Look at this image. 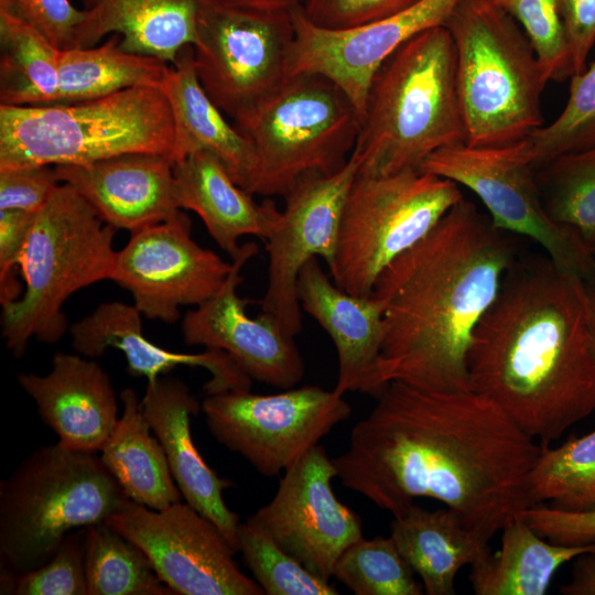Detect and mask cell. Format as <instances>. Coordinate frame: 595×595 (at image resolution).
Here are the masks:
<instances>
[{
  "label": "cell",
  "instance_id": "6da1fadb",
  "mask_svg": "<svg viewBox=\"0 0 595 595\" xmlns=\"http://www.w3.org/2000/svg\"><path fill=\"white\" fill-rule=\"evenodd\" d=\"M376 397L333 458L344 487L392 517L435 499L487 542L536 506L530 475L542 445L491 399L398 381Z\"/></svg>",
  "mask_w": 595,
  "mask_h": 595
},
{
  "label": "cell",
  "instance_id": "7a4b0ae2",
  "mask_svg": "<svg viewBox=\"0 0 595 595\" xmlns=\"http://www.w3.org/2000/svg\"><path fill=\"white\" fill-rule=\"evenodd\" d=\"M509 236L463 198L385 269L372 295L385 306L386 335L363 393L376 396L393 381L472 390L474 332L517 259Z\"/></svg>",
  "mask_w": 595,
  "mask_h": 595
},
{
  "label": "cell",
  "instance_id": "3957f363",
  "mask_svg": "<svg viewBox=\"0 0 595 595\" xmlns=\"http://www.w3.org/2000/svg\"><path fill=\"white\" fill-rule=\"evenodd\" d=\"M470 388L536 440L560 439L595 411V358L583 280L547 256L518 261L478 323Z\"/></svg>",
  "mask_w": 595,
  "mask_h": 595
},
{
  "label": "cell",
  "instance_id": "277c9868",
  "mask_svg": "<svg viewBox=\"0 0 595 595\" xmlns=\"http://www.w3.org/2000/svg\"><path fill=\"white\" fill-rule=\"evenodd\" d=\"M466 143L453 39L444 25L398 47L371 83L354 148L358 174L419 169L435 151Z\"/></svg>",
  "mask_w": 595,
  "mask_h": 595
},
{
  "label": "cell",
  "instance_id": "5b68a950",
  "mask_svg": "<svg viewBox=\"0 0 595 595\" xmlns=\"http://www.w3.org/2000/svg\"><path fill=\"white\" fill-rule=\"evenodd\" d=\"M116 230L66 183L35 213L20 257L25 291L1 313V335L15 358L25 354L33 337L58 342L67 329L65 301L110 279Z\"/></svg>",
  "mask_w": 595,
  "mask_h": 595
},
{
  "label": "cell",
  "instance_id": "8992f818",
  "mask_svg": "<svg viewBox=\"0 0 595 595\" xmlns=\"http://www.w3.org/2000/svg\"><path fill=\"white\" fill-rule=\"evenodd\" d=\"M173 137L172 109L158 87L73 104L0 105V170L86 164L133 152L172 158Z\"/></svg>",
  "mask_w": 595,
  "mask_h": 595
},
{
  "label": "cell",
  "instance_id": "52a82bcc",
  "mask_svg": "<svg viewBox=\"0 0 595 595\" xmlns=\"http://www.w3.org/2000/svg\"><path fill=\"white\" fill-rule=\"evenodd\" d=\"M444 26L455 45L466 143H515L542 127L549 80L519 24L489 0H462Z\"/></svg>",
  "mask_w": 595,
  "mask_h": 595
},
{
  "label": "cell",
  "instance_id": "ba28073f",
  "mask_svg": "<svg viewBox=\"0 0 595 595\" xmlns=\"http://www.w3.org/2000/svg\"><path fill=\"white\" fill-rule=\"evenodd\" d=\"M128 499L96 453L36 448L0 483L1 571L40 567L71 532L105 522Z\"/></svg>",
  "mask_w": 595,
  "mask_h": 595
},
{
  "label": "cell",
  "instance_id": "9c48e42d",
  "mask_svg": "<svg viewBox=\"0 0 595 595\" xmlns=\"http://www.w3.org/2000/svg\"><path fill=\"white\" fill-rule=\"evenodd\" d=\"M235 126L257 160L250 193L284 196L305 174H334L349 160L360 117L346 94L315 73L288 76Z\"/></svg>",
  "mask_w": 595,
  "mask_h": 595
},
{
  "label": "cell",
  "instance_id": "30bf717a",
  "mask_svg": "<svg viewBox=\"0 0 595 595\" xmlns=\"http://www.w3.org/2000/svg\"><path fill=\"white\" fill-rule=\"evenodd\" d=\"M463 198L458 184L420 169L382 176L357 174L329 269L334 283L357 296L372 295L385 269Z\"/></svg>",
  "mask_w": 595,
  "mask_h": 595
},
{
  "label": "cell",
  "instance_id": "8fae6325",
  "mask_svg": "<svg viewBox=\"0 0 595 595\" xmlns=\"http://www.w3.org/2000/svg\"><path fill=\"white\" fill-rule=\"evenodd\" d=\"M421 171L470 190L485 205L494 226L530 238L561 269L585 280L595 270L592 247L572 227L547 213L530 142L447 147L430 154Z\"/></svg>",
  "mask_w": 595,
  "mask_h": 595
},
{
  "label": "cell",
  "instance_id": "7c38bea8",
  "mask_svg": "<svg viewBox=\"0 0 595 595\" xmlns=\"http://www.w3.org/2000/svg\"><path fill=\"white\" fill-rule=\"evenodd\" d=\"M293 41L292 10L203 0L192 45L198 80L235 120L288 77Z\"/></svg>",
  "mask_w": 595,
  "mask_h": 595
},
{
  "label": "cell",
  "instance_id": "4fadbf2b",
  "mask_svg": "<svg viewBox=\"0 0 595 595\" xmlns=\"http://www.w3.org/2000/svg\"><path fill=\"white\" fill-rule=\"evenodd\" d=\"M214 439L266 477L282 475L351 415L344 394L303 386L271 394L230 390L202 402Z\"/></svg>",
  "mask_w": 595,
  "mask_h": 595
},
{
  "label": "cell",
  "instance_id": "5bb4252c",
  "mask_svg": "<svg viewBox=\"0 0 595 595\" xmlns=\"http://www.w3.org/2000/svg\"><path fill=\"white\" fill-rule=\"evenodd\" d=\"M106 522L144 551L174 595H263L223 532L182 500L152 509L128 499Z\"/></svg>",
  "mask_w": 595,
  "mask_h": 595
},
{
  "label": "cell",
  "instance_id": "9a60e30c",
  "mask_svg": "<svg viewBox=\"0 0 595 595\" xmlns=\"http://www.w3.org/2000/svg\"><path fill=\"white\" fill-rule=\"evenodd\" d=\"M359 166L353 150L339 171L305 174L283 196L280 221L266 240L269 267L261 312L273 317L290 337L302 329L299 273L315 257L324 259L328 270L333 267L344 205Z\"/></svg>",
  "mask_w": 595,
  "mask_h": 595
},
{
  "label": "cell",
  "instance_id": "2e32d148",
  "mask_svg": "<svg viewBox=\"0 0 595 595\" xmlns=\"http://www.w3.org/2000/svg\"><path fill=\"white\" fill-rule=\"evenodd\" d=\"M231 267L193 239L192 221L181 209L167 220L132 231L116 252L109 280L131 293L145 317L174 323L180 306H199L212 299Z\"/></svg>",
  "mask_w": 595,
  "mask_h": 595
},
{
  "label": "cell",
  "instance_id": "e0dca14e",
  "mask_svg": "<svg viewBox=\"0 0 595 595\" xmlns=\"http://www.w3.org/2000/svg\"><path fill=\"white\" fill-rule=\"evenodd\" d=\"M336 477L333 458L318 444L284 470L271 500L247 519L326 581L342 553L363 538L360 517L333 490Z\"/></svg>",
  "mask_w": 595,
  "mask_h": 595
},
{
  "label": "cell",
  "instance_id": "ac0fdd59",
  "mask_svg": "<svg viewBox=\"0 0 595 595\" xmlns=\"http://www.w3.org/2000/svg\"><path fill=\"white\" fill-rule=\"evenodd\" d=\"M461 1L421 0L390 18L346 30L318 28L295 8L288 76H325L346 94L361 122L371 83L386 60L418 33L445 25Z\"/></svg>",
  "mask_w": 595,
  "mask_h": 595
},
{
  "label": "cell",
  "instance_id": "d6986e66",
  "mask_svg": "<svg viewBox=\"0 0 595 595\" xmlns=\"http://www.w3.org/2000/svg\"><path fill=\"white\" fill-rule=\"evenodd\" d=\"M257 253L255 242L241 245L219 291L186 313L182 334L186 345L223 350L252 380L285 390L295 387L305 375L304 359L294 338L263 312L249 316L246 307L251 301L238 295L240 272Z\"/></svg>",
  "mask_w": 595,
  "mask_h": 595
},
{
  "label": "cell",
  "instance_id": "ffe728a7",
  "mask_svg": "<svg viewBox=\"0 0 595 595\" xmlns=\"http://www.w3.org/2000/svg\"><path fill=\"white\" fill-rule=\"evenodd\" d=\"M54 167L61 183L71 185L115 229L132 232L181 210L174 194V161L167 154L133 152Z\"/></svg>",
  "mask_w": 595,
  "mask_h": 595
},
{
  "label": "cell",
  "instance_id": "44dd1931",
  "mask_svg": "<svg viewBox=\"0 0 595 595\" xmlns=\"http://www.w3.org/2000/svg\"><path fill=\"white\" fill-rule=\"evenodd\" d=\"M142 411L166 455L173 479L182 498L209 519L238 552L239 517L223 497L234 486L213 470L195 446L191 421L202 412V403L187 385L174 377L147 382Z\"/></svg>",
  "mask_w": 595,
  "mask_h": 595
},
{
  "label": "cell",
  "instance_id": "7402d4cb",
  "mask_svg": "<svg viewBox=\"0 0 595 595\" xmlns=\"http://www.w3.org/2000/svg\"><path fill=\"white\" fill-rule=\"evenodd\" d=\"M17 379L58 443L80 452L101 450L119 420L116 393L101 366L58 351L48 374L21 372Z\"/></svg>",
  "mask_w": 595,
  "mask_h": 595
},
{
  "label": "cell",
  "instance_id": "603a6c76",
  "mask_svg": "<svg viewBox=\"0 0 595 595\" xmlns=\"http://www.w3.org/2000/svg\"><path fill=\"white\" fill-rule=\"evenodd\" d=\"M141 312L122 302L99 304L90 314L72 324V345L89 358L101 356L108 348L121 350L127 369L133 376L153 382L178 366L202 367L210 372L205 383L206 394L230 390H250L252 379L225 351L206 348L187 354L162 348L144 337Z\"/></svg>",
  "mask_w": 595,
  "mask_h": 595
},
{
  "label": "cell",
  "instance_id": "cb8c5ba5",
  "mask_svg": "<svg viewBox=\"0 0 595 595\" xmlns=\"http://www.w3.org/2000/svg\"><path fill=\"white\" fill-rule=\"evenodd\" d=\"M296 291L302 310L335 345L338 372L334 390L340 394L361 392L386 335L382 302L375 295L357 296L339 289L316 257L301 269Z\"/></svg>",
  "mask_w": 595,
  "mask_h": 595
},
{
  "label": "cell",
  "instance_id": "d4e9b609",
  "mask_svg": "<svg viewBox=\"0 0 595 595\" xmlns=\"http://www.w3.org/2000/svg\"><path fill=\"white\" fill-rule=\"evenodd\" d=\"M173 175L178 208L197 214L231 259L241 248L238 241L242 236L266 241L280 221L281 210L273 201L257 203L208 152L197 151L176 161Z\"/></svg>",
  "mask_w": 595,
  "mask_h": 595
},
{
  "label": "cell",
  "instance_id": "484cf974",
  "mask_svg": "<svg viewBox=\"0 0 595 595\" xmlns=\"http://www.w3.org/2000/svg\"><path fill=\"white\" fill-rule=\"evenodd\" d=\"M163 91L173 115L174 163L197 151L208 152L250 193L257 167L255 149L204 90L195 71L192 45L184 46L171 64Z\"/></svg>",
  "mask_w": 595,
  "mask_h": 595
},
{
  "label": "cell",
  "instance_id": "4316f807",
  "mask_svg": "<svg viewBox=\"0 0 595 595\" xmlns=\"http://www.w3.org/2000/svg\"><path fill=\"white\" fill-rule=\"evenodd\" d=\"M203 0H96L85 9L74 48L91 47L109 33L121 36L125 51L170 64L196 40Z\"/></svg>",
  "mask_w": 595,
  "mask_h": 595
},
{
  "label": "cell",
  "instance_id": "83f0119b",
  "mask_svg": "<svg viewBox=\"0 0 595 595\" xmlns=\"http://www.w3.org/2000/svg\"><path fill=\"white\" fill-rule=\"evenodd\" d=\"M390 537L428 595L456 594L461 569L490 551L489 542L447 507L430 510L412 504L392 517Z\"/></svg>",
  "mask_w": 595,
  "mask_h": 595
},
{
  "label": "cell",
  "instance_id": "f1b7e54d",
  "mask_svg": "<svg viewBox=\"0 0 595 595\" xmlns=\"http://www.w3.org/2000/svg\"><path fill=\"white\" fill-rule=\"evenodd\" d=\"M120 401L121 415L99 451L102 464L134 502L162 509L181 501L163 446L152 434L138 394L126 388Z\"/></svg>",
  "mask_w": 595,
  "mask_h": 595
},
{
  "label": "cell",
  "instance_id": "f546056e",
  "mask_svg": "<svg viewBox=\"0 0 595 595\" xmlns=\"http://www.w3.org/2000/svg\"><path fill=\"white\" fill-rule=\"evenodd\" d=\"M500 549L470 565L476 595H544L558 570L595 543L562 545L545 541L519 515L502 527Z\"/></svg>",
  "mask_w": 595,
  "mask_h": 595
},
{
  "label": "cell",
  "instance_id": "4dcf8cb0",
  "mask_svg": "<svg viewBox=\"0 0 595 595\" xmlns=\"http://www.w3.org/2000/svg\"><path fill=\"white\" fill-rule=\"evenodd\" d=\"M170 72L171 64L163 60L125 51L121 36L113 33L97 47L60 51L55 104L87 101L134 87L163 89Z\"/></svg>",
  "mask_w": 595,
  "mask_h": 595
},
{
  "label": "cell",
  "instance_id": "1f68e13d",
  "mask_svg": "<svg viewBox=\"0 0 595 595\" xmlns=\"http://www.w3.org/2000/svg\"><path fill=\"white\" fill-rule=\"evenodd\" d=\"M60 51L34 26L0 10V105L55 104Z\"/></svg>",
  "mask_w": 595,
  "mask_h": 595
},
{
  "label": "cell",
  "instance_id": "d6a6232c",
  "mask_svg": "<svg viewBox=\"0 0 595 595\" xmlns=\"http://www.w3.org/2000/svg\"><path fill=\"white\" fill-rule=\"evenodd\" d=\"M88 595H174L144 551L106 521L86 527Z\"/></svg>",
  "mask_w": 595,
  "mask_h": 595
},
{
  "label": "cell",
  "instance_id": "836d02e7",
  "mask_svg": "<svg viewBox=\"0 0 595 595\" xmlns=\"http://www.w3.org/2000/svg\"><path fill=\"white\" fill-rule=\"evenodd\" d=\"M536 506L573 512L595 510V430L558 447L542 445L530 475Z\"/></svg>",
  "mask_w": 595,
  "mask_h": 595
},
{
  "label": "cell",
  "instance_id": "e575fe53",
  "mask_svg": "<svg viewBox=\"0 0 595 595\" xmlns=\"http://www.w3.org/2000/svg\"><path fill=\"white\" fill-rule=\"evenodd\" d=\"M548 215L595 247V145L555 158L537 170Z\"/></svg>",
  "mask_w": 595,
  "mask_h": 595
},
{
  "label": "cell",
  "instance_id": "d590c367",
  "mask_svg": "<svg viewBox=\"0 0 595 595\" xmlns=\"http://www.w3.org/2000/svg\"><path fill=\"white\" fill-rule=\"evenodd\" d=\"M402 558L392 538L364 537L337 560L333 577L356 595H421L422 583Z\"/></svg>",
  "mask_w": 595,
  "mask_h": 595
},
{
  "label": "cell",
  "instance_id": "8d00e7d4",
  "mask_svg": "<svg viewBox=\"0 0 595 595\" xmlns=\"http://www.w3.org/2000/svg\"><path fill=\"white\" fill-rule=\"evenodd\" d=\"M569 93L561 113L528 137L536 170L560 155L595 145V61L571 77Z\"/></svg>",
  "mask_w": 595,
  "mask_h": 595
},
{
  "label": "cell",
  "instance_id": "74e56055",
  "mask_svg": "<svg viewBox=\"0 0 595 595\" xmlns=\"http://www.w3.org/2000/svg\"><path fill=\"white\" fill-rule=\"evenodd\" d=\"M238 551L255 581L267 595H337L339 591L285 551L248 521L239 524Z\"/></svg>",
  "mask_w": 595,
  "mask_h": 595
},
{
  "label": "cell",
  "instance_id": "f35d334b",
  "mask_svg": "<svg viewBox=\"0 0 595 595\" xmlns=\"http://www.w3.org/2000/svg\"><path fill=\"white\" fill-rule=\"evenodd\" d=\"M86 528L71 532L43 565L24 573L1 571V595H88Z\"/></svg>",
  "mask_w": 595,
  "mask_h": 595
},
{
  "label": "cell",
  "instance_id": "ab89813d",
  "mask_svg": "<svg viewBox=\"0 0 595 595\" xmlns=\"http://www.w3.org/2000/svg\"><path fill=\"white\" fill-rule=\"evenodd\" d=\"M528 37L548 80L571 78V60L559 0H489Z\"/></svg>",
  "mask_w": 595,
  "mask_h": 595
},
{
  "label": "cell",
  "instance_id": "60d3db41",
  "mask_svg": "<svg viewBox=\"0 0 595 595\" xmlns=\"http://www.w3.org/2000/svg\"><path fill=\"white\" fill-rule=\"evenodd\" d=\"M421 0H303L302 14L327 30L357 28L396 15Z\"/></svg>",
  "mask_w": 595,
  "mask_h": 595
},
{
  "label": "cell",
  "instance_id": "b9f144b4",
  "mask_svg": "<svg viewBox=\"0 0 595 595\" xmlns=\"http://www.w3.org/2000/svg\"><path fill=\"white\" fill-rule=\"evenodd\" d=\"M3 10L34 26L58 50L74 48L85 9L69 0H0Z\"/></svg>",
  "mask_w": 595,
  "mask_h": 595
},
{
  "label": "cell",
  "instance_id": "7bdbcfd3",
  "mask_svg": "<svg viewBox=\"0 0 595 595\" xmlns=\"http://www.w3.org/2000/svg\"><path fill=\"white\" fill-rule=\"evenodd\" d=\"M61 184L53 165L0 170V210L39 212Z\"/></svg>",
  "mask_w": 595,
  "mask_h": 595
},
{
  "label": "cell",
  "instance_id": "ee69618b",
  "mask_svg": "<svg viewBox=\"0 0 595 595\" xmlns=\"http://www.w3.org/2000/svg\"><path fill=\"white\" fill-rule=\"evenodd\" d=\"M520 516L539 536L552 543H595V510L573 512L540 504L523 510Z\"/></svg>",
  "mask_w": 595,
  "mask_h": 595
},
{
  "label": "cell",
  "instance_id": "f6af8a7d",
  "mask_svg": "<svg viewBox=\"0 0 595 595\" xmlns=\"http://www.w3.org/2000/svg\"><path fill=\"white\" fill-rule=\"evenodd\" d=\"M35 213L0 210V302L7 305L22 295L17 278L20 257Z\"/></svg>",
  "mask_w": 595,
  "mask_h": 595
},
{
  "label": "cell",
  "instance_id": "bcb514c9",
  "mask_svg": "<svg viewBox=\"0 0 595 595\" xmlns=\"http://www.w3.org/2000/svg\"><path fill=\"white\" fill-rule=\"evenodd\" d=\"M571 60V77L586 68L595 44V0H559Z\"/></svg>",
  "mask_w": 595,
  "mask_h": 595
},
{
  "label": "cell",
  "instance_id": "7dc6e473",
  "mask_svg": "<svg viewBox=\"0 0 595 595\" xmlns=\"http://www.w3.org/2000/svg\"><path fill=\"white\" fill-rule=\"evenodd\" d=\"M563 595H595V550L573 560L570 581L560 587Z\"/></svg>",
  "mask_w": 595,
  "mask_h": 595
},
{
  "label": "cell",
  "instance_id": "c3c4849f",
  "mask_svg": "<svg viewBox=\"0 0 595 595\" xmlns=\"http://www.w3.org/2000/svg\"><path fill=\"white\" fill-rule=\"evenodd\" d=\"M591 347L595 358V270L583 280Z\"/></svg>",
  "mask_w": 595,
  "mask_h": 595
},
{
  "label": "cell",
  "instance_id": "681fc988",
  "mask_svg": "<svg viewBox=\"0 0 595 595\" xmlns=\"http://www.w3.org/2000/svg\"><path fill=\"white\" fill-rule=\"evenodd\" d=\"M229 2L266 10H293L299 8L303 0H226Z\"/></svg>",
  "mask_w": 595,
  "mask_h": 595
},
{
  "label": "cell",
  "instance_id": "f907efd6",
  "mask_svg": "<svg viewBox=\"0 0 595 595\" xmlns=\"http://www.w3.org/2000/svg\"><path fill=\"white\" fill-rule=\"evenodd\" d=\"M82 1L85 4V9L91 8L96 2V0H82Z\"/></svg>",
  "mask_w": 595,
  "mask_h": 595
},
{
  "label": "cell",
  "instance_id": "816d5d0a",
  "mask_svg": "<svg viewBox=\"0 0 595 595\" xmlns=\"http://www.w3.org/2000/svg\"><path fill=\"white\" fill-rule=\"evenodd\" d=\"M594 253H595V247H594Z\"/></svg>",
  "mask_w": 595,
  "mask_h": 595
}]
</instances>
